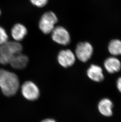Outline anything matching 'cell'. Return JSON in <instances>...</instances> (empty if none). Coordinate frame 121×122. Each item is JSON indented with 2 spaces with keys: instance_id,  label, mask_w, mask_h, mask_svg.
<instances>
[{
  "instance_id": "obj_1",
  "label": "cell",
  "mask_w": 121,
  "mask_h": 122,
  "mask_svg": "<svg viewBox=\"0 0 121 122\" xmlns=\"http://www.w3.org/2000/svg\"><path fill=\"white\" fill-rule=\"evenodd\" d=\"M19 86L17 75L3 69H0V88L3 93L7 97L15 95Z\"/></svg>"
},
{
  "instance_id": "obj_5",
  "label": "cell",
  "mask_w": 121,
  "mask_h": 122,
  "mask_svg": "<svg viewBox=\"0 0 121 122\" xmlns=\"http://www.w3.org/2000/svg\"><path fill=\"white\" fill-rule=\"evenodd\" d=\"M51 33V38L55 42L60 45L66 46L70 41V36L66 29L61 26L55 27Z\"/></svg>"
},
{
  "instance_id": "obj_10",
  "label": "cell",
  "mask_w": 121,
  "mask_h": 122,
  "mask_svg": "<svg viewBox=\"0 0 121 122\" xmlns=\"http://www.w3.org/2000/svg\"><path fill=\"white\" fill-rule=\"evenodd\" d=\"M104 65L106 70L110 74L117 72L121 69L120 61L114 57H111L107 59Z\"/></svg>"
},
{
  "instance_id": "obj_4",
  "label": "cell",
  "mask_w": 121,
  "mask_h": 122,
  "mask_svg": "<svg viewBox=\"0 0 121 122\" xmlns=\"http://www.w3.org/2000/svg\"><path fill=\"white\" fill-rule=\"evenodd\" d=\"M93 51V46L88 42L79 43L75 49V55L78 59L86 62L91 57Z\"/></svg>"
},
{
  "instance_id": "obj_15",
  "label": "cell",
  "mask_w": 121,
  "mask_h": 122,
  "mask_svg": "<svg viewBox=\"0 0 121 122\" xmlns=\"http://www.w3.org/2000/svg\"><path fill=\"white\" fill-rule=\"evenodd\" d=\"M32 5L37 7L42 8L47 4L48 0H30Z\"/></svg>"
},
{
  "instance_id": "obj_14",
  "label": "cell",
  "mask_w": 121,
  "mask_h": 122,
  "mask_svg": "<svg viewBox=\"0 0 121 122\" xmlns=\"http://www.w3.org/2000/svg\"><path fill=\"white\" fill-rule=\"evenodd\" d=\"M8 36L6 30L0 26V46L8 41Z\"/></svg>"
},
{
  "instance_id": "obj_9",
  "label": "cell",
  "mask_w": 121,
  "mask_h": 122,
  "mask_svg": "<svg viewBox=\"0 0 121 122\" xmlns=\"http://www.w3.org/2000/svg\"><path fill=\"white\" fill-rule=\"evenodd\" d=\"M28 62V58L26 55L19 53L13 58L9 64L15 69H24Z\"/></svg>"
},
{
  "instance_id": "obj_13",
  "label": "cell",
  "mask_w": 121,
  "mask_h": 122,
  "mask_svg": "<svg viewBox=\"0 0 121 122\" xmlns=\"http://www.w3.org/2000/svg\"><path fill=\"white\" fill-rule=\"evenodd\" d=\"M109 52L114 56L121 55V41L113 40L111 41L108 46Z\"/></svg>"
},
{
  "instance_id": "obj_18",
  "label": "cell",
  "mask_w": 121,
  "mask_h": 122,
  "mask_svg": "<svg viewBox=\"0 0 121 122\" xmlns=\"http://www.w3.org/2000/svg\"><path fill=\"white\" fill-rule=\"evenodd\" d=\"M1 11H0V15H1Z\"/></svg>"
},
{
  "instance_id": "obj_2",
  "label": "cell",
  "mask_w": 121,
  "mask_h": 122,
  "mask_svg": "<svg viewBox=\"0 0 121 122\" xmlns=\"http://www.w3.org/2000/svg\"><path fill=\"white\" fill-rule=\"evenodd\" d=\"M23 47L17 41H7L0 46V63L9 64L13 58L16 55L21 53Z\"/></svg>"
},
{
  "instance_id": "obj_7",
  "label": "cell",
  "mask_w": 121,
  "mask_h": 122,
  "mask_svg": "<svg viewBox=\"0 0 121 122\" xmlns=\"http://www.w3.org/2000/svg\"><path fill=\"white\" fill-rule=\"evenodd\" d=\"M57 60L61 66L65 68H67L72 66L74 63L75 56L70 50H63L59 52Z\"/></svg>"
},
{
  "instance_id": "obj_12",
  "label": "cell",
  "mask_w": 121,
  "mask_h": 122,
  "mask_svg": "<svg viewBox=\"0 0 121 122\" xmlns=\"http://www.w3.org/2000/svg\"><path fill=\"white\" fill-rule=\"evenodd\" d=\"M113 104L108 98H104L101 100L98 104V109L100 113L105 116H111L112 114V108Z\"/></svg>"
},
{
  "instance_id": "obj_3",
  "label": "cell",
  "mask_w": 121,
  "mask_h": 122,
  "mask_svg": "<svg viewBox=\"0 0 121 122\" xmlns=\"http://www.w3.org/2000/svg\"><path fill=\"white\" fill-rule=\"evenodd\" d=\"M58 21L57 17L54 12H48L43 14L39 22L40 30L45 34H49L55 28V25Z\"/></svg>"
},
{
  "instance_id": "obj_6",
  "label": "cell",
  "mask_w": 121,
  "mask_h": 122,
  "mask_svg": "<svg viewBox=\"0 0 121 122\" xmlns=\"http://www.w3.org/2000/svg\"><path fill=\"white\" fill-rule=\"evenodd\" d=\"M21 92L25 98L31 101L37 99L40 94L37 86L34 83L30 81L25 82L22 85Z\"/></svg>"
},
{
  "instance_id": "obj_8",
  "label": "cell",
  "mask_w": 121,
  "mask_h": 122,
  "mask_svg": "<svg viewBox=\"0 0 121 122\" xmlns=\"http://www.w3.org/2000/svg\"><path fill=\"white\" fill-rule=\"evenodd\" d=\"M87 75L89 78L94 81L100 82L104 79L102 69L96 65L90 66L87 71Z\"/></svg>"
},
{
  "instance_id": "obj_16",
  "label": "cell",
  "mask_w": 121,
  "mask_h": 122,
  "mask_svg": "<svg viewBox=\"0 0 121 122\" xmlns=\"http://www.w3.org/2000/svg\"><path fill=\"white\" fill-rule=\"evenodd\" d=\"M117 86L119 91L121 92V77H120L117 80Z\"/></svg>"
},
{
  "instance_id": "obj_17",
  "label": "cell",
  "mask_w": 121,
  "mask_h": 122,
  "mask_svg": "<svg viewBox=\"0 0 121 122\" xmlns=\"http://www.w3.org/2000/svg\"><path fill=\"white\" fill-rule=\"evenodd\" d=\"M41 122H56L52 119H46L45 120H44L43 121H42Z\"/></svg>"
},
{
  "instance_id": "obj_11",
  "label": "cell",
  "mask_w": 121,
  "mask_h": 122,
  "mask_svg": "<svg viewBox=\"0 0 121 122\" xmlns=\"http://www.w3.org/2000/svg\"><path fill=\"white\" fill-rule=\"evenodd\" d=\"M27 33V30L23 25L17 23L13 27L11 35L13 38L16 41H20L24 39Z\"/></svg>"
}]
</instances>
